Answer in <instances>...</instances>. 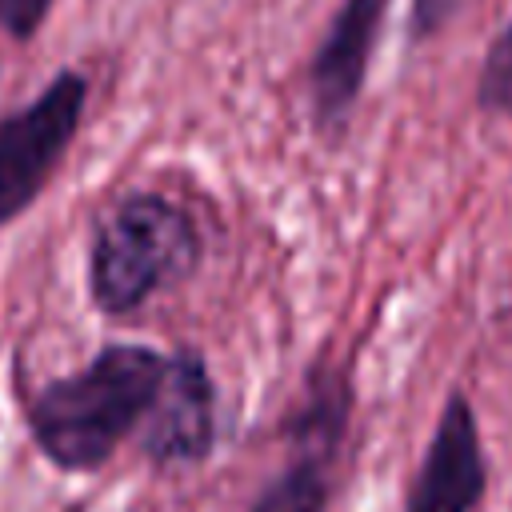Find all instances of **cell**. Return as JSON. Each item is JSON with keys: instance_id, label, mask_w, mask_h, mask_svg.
Masks as SVG:
<instances>
[{"instance_id": "cell-8", "label": "cell", "mask_w": 512, "mask_h": 512, "mask_svg": "<svg viewBox=\"0 0 512 512\" xmlns=\"http://www.w3.org/2000/svg\"><path fill=\"white\" fill-rule=\"evenodd\" d=\"M476 100L488 116L512 120V24L484 52V64L476 76Z\"/></svg>"}, {"instance_id": "cell-5", "label": "cell", "mask_w": 512, "mask_h": 512, "mask_svg": "<svg viewBox=\"0 0 512 512\" xmlns=\"http://www.w3.org/2000/svg\"><path fill=\"white\" fill-rule=\"evenodd\" d=\"M216 444V388L208 364L180 348L168 356L164 384L140 424V448L152 464H200Z\"/></svg>"}, {"instance_id": "cell-7", "label": "cell", "mask_w": 512, "mask_h": 512, "mask_svg": "<svg viewBox=\"0 0 512 512\" xmlns=\"http://www.w3.org/2000/svg\"><path fill=\"white\" fill-rule=\"evenodd\" d=\"M484 492V448L476 412L464 392H452L408 488L404 512H472Z\"/></svg>"}, {"instance_id": "cell-10", "label": "cell", "mask_w": 512, "mask_h": 512, "mask_svg": "<svg viewBox=\"0 0 512 512\" xmlns=\"http://www.w3.org/2000/svg\"><path fill=\"white\" fill-rule=\"evenodd\" d=\"M464 4H472V0H412V12H408V32H412V40L436 36Z\"/></svg>"}, {"instance_id": "cell-1", "label": "cell", "mask_w": 512, "mask_h": 512, "mask_svg": "<svg viewBox=\"0 0 512 512\" xmlns=\"http://www.w3.org/2000/svg\"><path fill=\"white\" fill-rule=\"evenodd\" d=\"M168 356L144 344H108L80 372L52 380L28 404L36 448L64 472H96L156 404Z\"/></svg>"}, {"instance_id": "cell-9", "label": "cell", "mask_w": 512, "mask_h": 512, "mask_svg": "<svg viewBox=\"0 0 512 512\" xmlns=\"http://www.w3.org/2000/svg\"><path fill=\"white\" fill-rule=\"evenodd\" d=\"M56 0H0V28L12 40H32Z\"/></svg>"}, {"instance_id": "cell-2", "label": "cell", "mask_w": 512, "mask_h": 512, "mask_svg": "<svg viewBox=\"0 0 512 512\" xmlns=\"http://www.w3.org/2000/svg\"><path fill=\"white\" fill-rule=\"evenodd\" d=\"M200 228L160 196L132 192L96 224L88 244V292L104 316H132L160 288L184 280L200 264Z\"/></svg>"}, {"instance_id": "cell-4", "label": "cell", "mask_w": 512, "mask_h": 512, "mask_svg": "<svg viewBox=\"0 0 512 512\" xmlns=\"http://www.w3.org/2000/svg\"><path fill=\"white\" fill-rule=\"evenodd\" d=\"M348 424V384L328 372L308 384V396L292 420L296 456L256 496L252 512H324L332 488V460Z\"/></svg>"}, {"instance_id": "cell-3", "label": "cell", "mask_w": 512, "mask_h": 512, "mask_svg": "<svg viewBox=\"0 0 512 512\" xmlns=\"http://www.w3.org/2000/svg\"><path fill=\"white\" fill-rule=\"evenodd\" d=\"M88 80L72 68L52 76L40 96L0 120V224L20 216L48 184L80 132Z\"/></svg>"}, {"instance_id": "cell-6", "label": "cell", "mask_w": 512, "mask_h": 512, "mask_svg": "<svg viewBox=\"0 0 512 512\" xmlns=\"http://www.w3.org/2000/svg\"><path fill=\"white\" fill-rule=\"evenodd\" d=\"M384 12L388 0H344L332 16L308 68V108L316 128L340 132L348 112L356 108L372 48L384 28Z\"/></svg>"}]
</instances>
